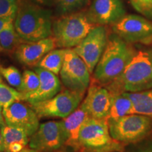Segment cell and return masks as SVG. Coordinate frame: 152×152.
Returning a JSON list of instances; mask_svg holds the SVG:
<instances>
[{"instance_id": "34", "label": "cell", "mask_w": 152, "mask_h": 152, "mask_svg": "<svg viewBox=\"0 0 152 152\" xmlns=\"http://www.w3.org/2000/svg\"><path fill=\"white\" fill-rule=\"evenodd\" d=\"M19 152H35V151H33V150L30 149H26V148H24L23 149H22L21 151H19Z\"/></svg>"}, {"instance_id": "19", "label": "cell", "mask_w": 152, "mask_h": 152, "mask_svg": "<svg viewBox=\"0 0 152 152\" xmlns=\"http://www.w3.org/2000/svg\"><path fill=\"white\" fill-rule=\"evenodd\" d=\"M134 114L132 100L125 92L113 94V99L108 119H115L125 115Z\"/></svg>"}, {"instance_id": "32", "label": "cell", "mask_w": 152, "mask_h": 152, "mask_svg": "<svg viewBox=\"0 0 152 152\" xmlns=\"http://www.w3.org/2000/svg\"><path fill=\"white\" fill-rule=\"evenodd\" d=\"M3 108L0 106V125H6L4 118L3 113H2Z\"/></svg>"}, {"instance_id": "14", "label": "cell", "mask_w": 152, "mask_h": 152, "mask_svg": "<svg viewBox=\"0 0 152 152\" xmlns=\"http://www.w3.org/2000/svg\"><path fill=\"white\" fill-rule=\"evenodd\" d=\"M112 99L113 94L106 87L93 85L88 87L86 96L80 106L90 118L107 120Z\"/></svg>"}, {"instance_id": "21", "label": "cell", "mask_w": 152, "mask_h": 152, "mask_svg": "<svg viewBox=\"0 0 152 152\" xmlns=\"http://www.w3.org/2000/svg\"><path fill=\"white\" fill-rule=\"evenodd\" d=\"M0 130L4 144V151L9 146L13 144L19 143L26 147L29 142V137L22 129L7 125H0Z\"/></svg>"}, {"instance_id": "9", "label": "cell", "mask_w": 152, "mask_h": 152, "mask_svg": "<svg viewBox=\"0 0 152 152\" xmlns=\"http://www.w3.org/2000/svg\"><path fill=\"white\" fill-rule=\"evenodd\" d=\"M62 83L66 88L85 94L90 83V72L73 49H66L60 71Z\"/></svg>"}, {"instance_id": "6", "label": "cell", "mask_w": 152, "mask_h": 152, "mask_svg": "<svg viewBox=\"0 0 152 152\" xmlns=\"http://www.w3.org/2000/svg\"><path fill=\"white\" fill-rule=\"evenodd\" d=\"M107 121L112 138L122 144L140 141L152 130L151 118L141 114H130Z\"/></svg>"}, {"instance_id": "33", "label": "cell", "mask_w": 152, "mask_h": 152, "mask_svg": "<svg viewBox=\"0 0 152 152\" xmlns=\"http://www.w3.org/2000/svg\"><path fill=\"white\" fill-rule=\"evenodd\" d=\"M135 152H152V145H150L149 147L144 148L143 149L139 150V151Z\"/></svg>"}, {"instance_id": "25", "label": "cell", "mask_w": 152, "mask_h": 152, "mask_svg": "<svg viewBox=\"0 0 152 152\" xmlns=\"http://www.w3.org/2000/svg\"><path fill=\"white\" fill-rule=\"evenodd\" d=\"M39 85V78L37 74L35 71L26 70L22 75V83L19 92L23 96L35 92Z\"/></svg>"}, {"instance_id": "10", "label": "cell", "mask_w": 152, "mask_h": 152, "mask_svg": "<svg viewBox=\"0 0 152 152\" xmlns=\"http://www.w3.org/2000/svg\"><path fill=\"white\" fill-rule=\"evenodd\" d=\"M108 30L105 26L93 28L81 42L73 48L85 63L90 73L94 72L108 42Z\"/></svg>"}, {"instance_id": "26", "label": "cell", "mask_w": 152, "mask_h": 152, "mask_svg": "<svg viewBox=\"0 0 152 152\" xmlns=\"http://www.w3.org/2000/svg\"><path fill=\"white\" fill-rule=\"evenodd\" d=\"M0 74L9 85L19 91L22 83V75L16 67L12 66L3 67L0 66Z\"/></svg>"}, {"instance_id": "22", "label": "cell", "mask_w": 152, "mask_h": 152, "mask_svg": "<svg viewBox=\"0 0 152 152\" xmlns=\"http://www.w3.org/2000/svg\"><path fill=\"white\" fill-rule=\"evenodd\" d=\"M21 42L15 29L14 22L7 25L0 33V50L11 52L16 49Z\"/></svg>"}, {"instance_id": "29", "label": "cell", "mask_w": 152, "mask_h": 152, "mask_svg": "<svg viewBox=\"0 0 152 152\" xmlns=\"http://www.w3.org/2000/svg\"><path fill=\"white\" fill-rule=\"evenodd\" d=\"M14 18L13 17H4V18H0V33L1 32L4 28L7 25L11 22L14 21Z\"/></svg>"}, {"instance_id": "35", "label": "cell", "mask_w": 152, "mask_h": 152, "mask_svg": "<svg viewBox=\"0 0 152 152\" xmlns=\"http://www.w3.org/2000/svg\"><path fill=\"white\" fill-rule=\"evenodd\" d=\"M1 82H2V77H1V74H0V83H1Z\"/></svg>"}, {"instance_id": "17", "label": "cell", "mask_w": 152, "mask_h": 152, "mask_svg": "<svg viewBox=\"0 0 152 152\" xmlns=\"http://www.w3.org/2000/svg\"><path fill=\"white\" fill-rule=\"evenodd\" d=\"M89 118L87 112L80 105L73 113L61 121L66 144L77 147L80 131L83 123Z\"/></svg>"}, {"instance_id": "16", "label": "cell", "mask_w": 152, "mask_h": 152, "mask_svg": "<svg viewBox=\"0 0 152 152\" xmlns=\"http://www.w3.org/2000/svg\"><path fill=\"white\" fill-rule=\"evenodd\" d=\"M56 47L54 38L51 36L45 39L18 45L15 52L16 58L26 66H35L42 58Z\"/></svg>"}, {"instance_id": "13", "label": "cell", "mask_w": 152, "mask_h": 152, "mask_svg": "<svg viewBox=\"0 0 152 152\" xmlns=\"http://www.w3.org/2000/svg\"><path fill=\"white\" fill-rule=\"evenodd\" d=\"M86 14L96 26L115 23L126 15L122 0H94Z\"/></svg>"}, {"instance_id": "23", "label": "cell", "mask_w": 152, "mask_h": 152, "mask_svg": "<svg viewBox=\"0 0 152 152\" xmlns=\"http://www.w3.org/2000/svg\"><path fill=\"white\" fill-rule=\"evenodd\" d=\"M89 0H55L56 11L60 15H66L78 12L84 9Z\"/></svg>"}, {"instance_id": "11", "label": "cell", "mask_w": 152, "mask_h": 152, "mask_svg": "<svg viewBox=\"0 0 152 152\" xmlns=\"http://www.w3.org/2000/svg\"><path fill=\"white\" fill-rule=\"evenodd\" d=\"M66 144V137L60 121H48L39 125L30 137L28 145L35 152H49L60 149Z\"/></svg>"}, {"instance_id": "27", "label": "cell", "mask_w": 152, "mask_h": 152, "mask_svg": "<svg viewBox=\"0 0 152 152\" xmlns=\"http://www.w3.org/2000/svg\"><path fill=\"white\" fill-rule=\"evenodd\" d=\"M130 2L140 14L152 20V0H130Z\"/></svg>"}, {"instance_id": "8", "label": "cell", "mask_w": 152, "mask_h": 152, "mask_svg": "<svg viewBox=\"0 0 152 152\" xmlns=\"http://www.w3.org/2000/svg\"><path fill=\"white\" fill-rule=\"evenodd\" d=\"M113 33L132 45L152 43V20L143 16L125 15L111 25Z\"/></svg>"}, {"instance_id": "1", "label": "cell", "mask_w": 152, "mask_h": 152, "mask_svg": "<svg viewBox=\"0 0 152 152\" xmlns=\"http://www.w3.org/2000/svg\"><path fill=\"white\" fill-rule=\"evenodd\" d=\"M133 45L134 54L123 73L106 87L113 94L152 88V43Z\"/></svg>"}, {"instance_id": "28", "label": "cell", "mask_w": 152, "mask_h": 152, "mask_svg": "<svg viewBox=\"0 0 152 152\" xmlns=\"http://www.w3.org/2000/svg\"><path fill=\"white\" fill-rule=\"evenodd\" d=\"M18 8L17 0H0V18H15Z\"/></svg>"}, {"instance_id": "5", "label": "cell", "mask_w": 152, "mask_h": 152, "mask_svg": "<svg viewBox=\"0 0 152 152\" xmlns=\"http://www.w3.org/2000/svg\"><path fill=\"white\" fill-rule=\"evenodd\" d=\"M77 147L84 152H121L124 149L122 143L112 138L107 120L90 117L80 131Z\"/></svg>"}, {"instance_id": "18", "label": "cell", "mask_w": 152, "mask_h": 152, "mask_svg": "<svg viewBox=\"0 0 152 152\" xmlns=\"http://www.w3.org/2000/svg\"><path fill=\"white\" fill-rule=\"evenodd\" d=\"M132 100L134 113L152 118V88L134 92H125Z\"/></svg>"}, {"instance_id": "24", "label": "cell", "mask_w": 152, "mask_h": 152, "mask_svg": "<svg viewBox=\"0 0 152 152\" xmlns=\"http://www.w3.org/2000/svg\"><path fill=\"white\" fill-rule=\"evenodd\" d=\"M23 101V94L19 91L0 83V106L8 107L16 102Z\"/></svg>"}, {"instance_id": "7", "label": "cell", "mask_w": 152, "mask_h": 152, "mask_svg": "<svg viewBox=\"0 0 152 152\" xmlns=\"http://www.w3.org/2000/svg\"><path fill=\"white\" fill-rule=\"evenodd\" d=\"M84 95L83 93L67 89L49 99L29 104L39 118H64L80 105Z\"/></svg>"}, {"instance_id": "36", "label": "cell", "mask_w": 152, "mask_h": 152, "mask_svg": "<svg viewBox=\"0 0 152 152\" xmlns=\"http://www.w3.org/2000/svg\"><path fill=\"white\" fill-rule=\"evenodd\" d=\"M0 152H2V151H0Z\"/></svg>"}, {"instance_id": "30", "label": "cell", "mask_w": 152, "mask_h": 152, "mask_svg": "<svg viewBox=\"0 0 152 152\" xmlns=\"http://www.w3.org/2000/svg\"><path fill=\"white\" fill-rule=\"evenodd\" d=\"M30 2L41 5L42 7H49L54 3L55 0H29Z\"/></svg>"}, {"instance_id": "31", "label": "cell", "mask_w": 152, "mask_h": 152, "mask_svg": "<svg viewBox=\"0 0 152 152\" xmlns=\"http://www.w3.org/2000/svg\"><path fill=\"white\" fill-rule=\"evenodd\" d=\"M0 151L4 152V140L2 135H1V130H0Z\"/></svg>"}, {"instance_id": "15", "label": "cell", "mask_w": 152, "mask_h": 152, "mask_svg": "<svg viewBox=\"0 0 152 152\" xmlns=\"http://www.w3.org/2000/svg\"><path fill=\"white\" fill-rule=\"evenodd\" d=\"M34 71L39 78V85L35 92L23 96V101L28 104L49 99L61 91V82L57 75L45 68L36 66Z\"/></svg>"}, {"instance_id": "2", "label": "cell", "mask_w": 152, "mask_h": 152, "mask_svg": "<svg viewBox=\"0 0 152 152\" xmlns=\"http://www.w3.org/2000/svg\"><path fill=\"white\" fill-rule=\"evenodd\" d=\"M134 52V45L126 42L116 34L111 33L93 72L94 79L104 85L113 83L123 73Z\"/></svg>"}, {"instance_id": "3", "label": "cell", "mask_w": 152, "mask_h": 152, "mask_svg": "<svg viewBox=\"0 0 152 152\" xmlns=\"http://www.w3.org/2000/svg\"><path fill=\"white\" fill-rule=\"evenodd\" d=\"M14 25L23 42L45 39L52 35V11L34 3L18 7Z\"/></svg>"}, {"instance_id": "20", "label": "cell", "mask_w": 152, "mask_h": 152, "mask_svg": "<svg viewBox=\"0 0 152 152\" xmlns=\"http://www.w3.org/2000/svg\"><path fill=\"white\" fill-rule=\"evenodd\" d=\"M66 51V49L64 48L53 49L39 61L37 66L45 68L55 75H58L62 68Z\"/></svg>"}, {"instance_id": "4", "label": "cell", "mask_w": 152, "mask_h": 152, "mask_svg": "<svg viewBox=\"0 0 152 152\" xmlns=\"http://www.w3.org/2000/svg\"><path fill=\"white\" fill-rule=\"evenodd\" d=\"M96 26L86 12L62 15L53 22L52 37L57 47L74 48L81 42L91 30Z\"/></svg>"}, {"instance_id": "12", "label": "cell", "mask_w": 152, "mask_h": 152, "mask_svg": "<svg viewBox=\"0 0 152 152\" xmlns=\"http://www.w3.org/2000/svg\"><path fill=\"white\" fill-rule=\"evenodd\" d=\"M2 113L6 125L22 129L28 137L33 135L39 126V118L35 111L30 106L20 102L3 108Z\"/></svg>"}]
</instances>
